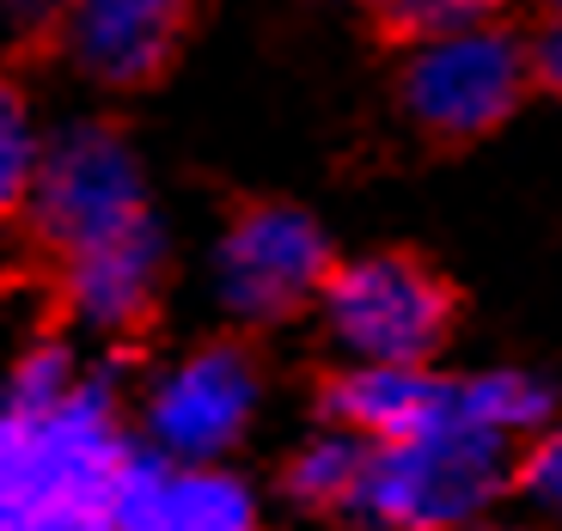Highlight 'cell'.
<instances>
[{"instance_id": "7c38bea8", "label": "cell", "mask_w": 562, "mask_h": 531, "mask_svg": "<svg viewBox=\"0 0 562 531\" xmlns=\"http://www.w3.org/2000/svg\"><path fill=\"white\" fill-rule=\"evenodd\" d=\"M557 404H562L557 385L544 373H532V366H490V373H471L452 385V416L464 428L502 440V447L544 433L557 421Z\"/></svg>"}, {"instance_id": "2e32d148", "label": "cell", "mask_w": 562, "mask_h": 531, "mask_svg": "<svg viewBox=\"0 0 562 531\" xmlns=\"http://www.w3.org/2000/svg\"><path fill=\"white\" fill-rule=\"evenodd\" d=\"M80 373H86V361L74 354V342H61V336H31L25 349L0 366V392L13 397L19 409H56L80 385Z\"/></svg>"}, {"instance_id": "3957f363", "label": "cell", "mask_w": 562, "mask_h": 531, "mask_svg": "<svg viewBox=\"0 0 562 531\" xmlns=\"http://www.w3.org/2000/svg\"><path fill=\"white\" fill-rule=\"evenodd\" d=\"M19 221L31 226V238L56 263L154 221L147 171H140L128 128L111 123V116H74V123L49 128Z\"/></svg>"}, {"instance_id": "5bb4252c", "label": "cell", "mask_w": 562, "mask_h": 531, "mask_svg": "<svg viewBox=\"0 0 562 531\" xmlns=\"http://www.w3.org/2000/svg\"><path fill=\"white\" fill-rule=\"evenodd\" d=\"M367 440H355V433L342 428H318L312 440H300L294 459H288V471H281V489H288V501L300 507V513H337L349 507L355 483H361L367 471Z\"/></svg>"}, {"instance_id": "6da1fadb", "label": "cell", "mask_w": 562, "mask_h": 531, "mask_svg": "<svg viewBox=\"0 0 562 531\" xmlns=\"http://www.w3.org/2000/svg\"><path fill=\"white\" fill-rule=\"evenodd\" d=\"M128 447L116 366H86L56 409H19L0 392V531H111Z\"/></svg>"}, {"instance_id": "ac0fdd59", "label": "cell", "mask_w": 562, "mask_h": 531, "mask_svg": "<svg viewBox=\"0 0 562 531\" xmlns=\"http://www.w3.org/2000/svg\"><path fill=\"white\" fill-rule=\"evenodd\" d=\"M526 74H532V92L562 99V19H544L526 37Z\"/></svg>"}, {"instance_id": "9a60e30c", "label": "cell", "mask_w": 562, "mask_h": 531, "mask_svg": "<svg viewBox=\"0 0 562 531\" xmlns=\"http://www.w3.org/2000/svg\"><path fill=\"white\" fill-rule=\"evenodd\" d=\"M43 159V123L37 104H31L25 80L13 68H0V226L25 214L31 178H37Z\"/></svg>"}, {"instance_id": "30bf717a", "label": "cell", "mask_w": 562, "mask_h": 531, "mask_svg": "<svg viewBox=\"0 0 562 531\" xmlns=\"http://www.w3.org/2000/svg\"><path fill=\"white\" fill-rule=\"evenodd\" d=\"M61 306L80 330L92 336H128L135 324L154 318L159 294H166V275H171V245H166V226L159 221H140L128 233L104 238L92 251H74L61 257Z\"/></svg>"}, {"instance_id": "8992f818", "label": "cell", "mask_w": 562, "mask_h": 531, "mask_svg": "<svg viewBox=\"0 0 562 531\" xmlns=\"http://www.w3.org/2000/svg\"><path fill=\"white\" fill-rule=\"evenodd\" d=\"M263 416V361L245 336H209L140 385V440L166 464H226Z\"/></svg>"}, {"instance_id": "7a4b0ae2", "label": "cell", "mask_w": 562, "mask_h": 531, "mask_svg": "<svg viewBox=\"0 0 562 531\" xmlns=\"http://www.w3.org/2000/svg\"><path fill=\"white\" fill-rule=\"evenodd\" d=\"M507 489H514V452L452 416L416 440L367 452L342 519L355 531H464Z\"/></svg>"}, {"instance_id": "52a82bcc", "label": "cell", "mask_w": 562, "mask_h": 531, "mask_svg": "<svg viewBox=\"0 0 562 531\" xmlns=\"http://www.w3.org/2000/svg\"><path fill=\"white\" fill-rule=\"evenodd\" d=\"M532 92L526 74V37L514 25H483L464 37L409 49L397 68V111L435 147H471L490 140Z\"/></svg>"}, {"instance_id": "ba28073f", "label": "cell", "mask_w": 562, "mask_h": 531, "mask_svg": "<svg viewBox=\"0 0 562 531\" xmlns=\"http://www.w3.org/2000/svg\"><path fill=\"white\" fill-rule=\"evenodd\" d=\"M209 0H61L49 49L99 92H147L183 61Z\"/></svg>"}, {"instance_id": "5b68a950", "label": "cell", "mask_w": 562, "mask_h": 531, "mask_svg": "<svg viewBox=\"0 0 562 531\" xmlns=\"http://www.w3.org/2000/svg\"><path fill=\"white\" fill-rule=\"evenodd\" d=\"M330 269H337V245H330L324 221L281 196L239 202L209 257L214 300L245 330H276V324L312 312Z\"/></svg>"}, {"instance_id": "e0dca14e", "label": "cell", "mask_w": 562, "mask_h": 531, "mask_svg": "<svg viewBox=\"0 0 562 531\" xmlns=\"http://www.w3.org/2000/svg\"><path fill=\"white\" fill-rule=\"evenodd\" d=\"M514 489L532 501V513L562 526V421H550L544 433L526 440L520 464H514Z\"/></svg>"}, {"instance_id": "ffe728a7", "label": "cell", "mask_w": 562, "mask_h": 531, "mask_svg": "<svg viewBox=\"0 0 562 531\" xmlns=\"http://www.w3.org/2000/svg\"><path fill=\"white\" fill-rule=\"evenodd\" d=\"M544 13H550V19H562V0H544Z\"/></svg>"}, {"instance_id": "8fae6325", "label": "cell", "mask_w": 562, "mask_h": 531, "mask_svg": "<svg viewBox=\"0 0 562 531\" xmlns=\"http://www.w3.org/2000/svg\"><path fill=\"white\" fill-rule=\"evenodd\" d=\"M324 421L367 447H397L452 421V379L435 366H342L324 379Z\"/></svg>"}, {"instance_id": "d6986e66", "label": "cell", "mask_w": 562, "mask_h": 531, "mask_svg": "<svg viewBox=\"0 0 562 531\" xmlns=\"http://www.w3.org/2000/svg\"><path fill=\"white\" fill-rule=\"evenodd\" d=\"M464 531H520V526H490V519H477V526H464Z\"/></svg>"}, {"instance_id": "9c48e42d", "label": "cell", "mask_w": 562, "mask_h": 531, "mask_svg": "<svg viewBox=\"0 0 562 531\" xmlns=\"http://www.w3.org/2000/svg\"><path fill=\"white\" fill-rule=\"evenodd\" d=\"M111 531H257V489L226 464H166L128 447L111 483Z\"/></svg>"}, {"instance_id": "277c9868", "label": "cell", "mask_w": 562, "mask_h": 531, "mask_svg": "<svg viewBox=\"0 0 562 531\" xmlns=\"http://www.w3.org/2000/svg\"><path fill=\"white\" fill-rule=\"evenodd\" d=\"M318 318L349 366H435L459 324V294L416 251H361L337 257Z\"/></svg>"}, {"instance_id": "4fadbf2b", "label": "cell", "mask_w": 562, "mask_h": 531, "mask_svg": "<svg viewBox=\"0 0 562 531\" xmlns=\"http://www.w3.org/2000/svg\"><path fill=\"white\" fill-rule=\"evenodd\" d=\"M361 25L385 49H428L483 25H507V0H361Z\"/></svg>"}]
</instances>
